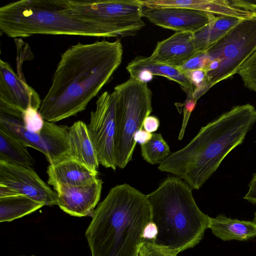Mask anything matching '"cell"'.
Wrapping results in <instances>:
<instances>
[{"mask_svg": "<svg viewBox=\"0 0 256 256\" xmlns=\"http://www.w3.org/2000/svg\"><path fill=\"white\" fill-rule=\"evenodd\" d=\"M122 54L120 40L78 43L66 50L38 110L44 120L55 122L84 110L120 64Z\"/></svg>", "mask_w": 256, "mask_h": 256, "instance_id": "obj_1", "label": "cell"}, {"mask_svg": "<svg viewBox=\"0 0 256 256\" xmlns=\"http://www.w3.org/2000/svg\"><path fill=\"white\" fill-rule=\"evenodd\" d=\"M256 122V108L238 105L201 128L184 147L171 153L158 169L200 189L225 157L244 141Z\"/></svg>", "mask_w": 256, "mask_h": 256, "instance_id": "obj_2", "label": "cell"}, {"mask_svg": "<svg viewBox=\"0 0 256 256\" xmlns=\"http://www.w3.org/2000/svg\"><path fill=\"white\" fill-rule=\"evenodd\" d=\"M150 222L146 195L127 184L112 188L85 232L90 256H134Z\"/></svg>", "mask_w": 256, "mask_h": 256, "instance_id": "obj_3", "label": "cell"}, {"mask_svg": "<svg viewBox=\"0 0 256 256\" xmlns=\"http://www.w3.org/2000/svg\"><path fill=\"white\" fill-rule=\"evenodd\" d=\"M146 196L158 230L154 243L180 253L200 242L210 217L199 208L185 182L168 177Z\"/></svg>", "mask_w": 256, "mask_h": 256, "instance_id": "obj_4", "label": "cell"}, {"mask_svg": "<svg viewBox=\"0 0 256 256\" xmlns=\"http://www.w3.org/2000/svg\"><path fill=\"white\" fill-rule=\"evenodd\" d=\"M0 31L10 38L34 34L108 38L100 24L68 10L65 0H21L0 8Z\"/></svg>", "mask_w": 256, "mask_h": 256, "instance_id": "obj_5", "label": "cell"}, {"mask_svg": "<svg viewBox=\"0 0 256 256\" xmlns=\"http://www.w3.org/2000/svg\"><path fill=\"white\" fill-rule=\"evenodd\" d=\"M117 167L124 168L131 161L136 146L134 135L142 129L144 119L152 110V92L146 82L131 78L116 86Z\"/></svg>", "mask_w": 256, "mask_h": 256, "instance_id": "obj_6", "label": "cell"}, {"mask_svg": "<svg viewBox=\"0 0 256 256\" xmlns=\"http://www.w3.org/2000/svg\"><path fill=\"white\" fill-rule=\"evenodd\" d=\"M68 11L100 24L108 37L134 35L145 26L140 0H65Z\"/></svg>", "mask_w": 256, "mask_h": 256, "instance_id": "obj_7", "label": "cell"}, {"mask_svg": "<svg viewBox=\"0 0 256 256\" xmlns=\"http://www.w3.org/2000/svg\"><path fill=\"white\" fill-rule=\"evenodd\" d=\"M256 52V12L238 23L206 53L209 62H218V68L206 73L205 92L232 78Z\"/></svg>", "mask_w": 256, "mask_h": 256, "instance_id": "obj_8", "label": "cell"}, {"mask_svg": "<svg viewBox=\"0 0 256 256\" xmlns=\"http://www.w3.org/2000/svg\"><path fill=\"white\" fill-rule=\"evenodd\" d=\"M22 113L0 105V130L41 152L50 164L69 158V126L45 120L40 132H32L25 129Z\"/></svg>", "mask_w": 256, "mask_h": 256, "instance_id": "obj_9", "label": "cell"}, {"mask_svg": "<svg viewBox=\"0 0 256 256\" xmlns=\"http://www.w3.org/2000/svg\"><path fill=\"white\" fill-rule=\"evenodd\" d=\"M116 96L112 92H105L98 98L94 110L90 113L87 125L100 164L116 170Z\"/></svg>", "mask_w": 256, "mask_h": 256, "instance_id": "obj_10", "label": "cell"}, {"mask_svg": "<svg viewBox=\"0 0 256 256\" xmlns=\"http://www.w3.org/2000/svg\"><path fill=\"white\" fill-rule=\"evenodd\" d=\"M24 195L44 206L58 204V195L32 168L0 161V198Z\"/></svg>", "mask_w": 256, "mask_h": 256, "instance_id": "obj_11", "label": "cell"}, {"mask_svg": "<svg viewBox=\"0 0 256 256\" xmlns=\"http://www.w3.org/2000/svg\"><path fill=\"white\" fill-rule=\"evenodd\" d=\"M142 18L152 24L176 32L195 33L207 25L215 14L193 10L176 7L150 8L142 6Z\"/></svg>", "mask_w": 256, "mask_h": 256, "instance_id": "obj_12", "label": "cell"}, {"mask_svg": "<svg viewBox=\"0 0 256 256\" xmlns=\"http://www.w3.org/2000/svg\"><path fill=\"white\" fill-rule=\"evenodd\" d=\"M42 100L38 93L9 64L0 60V105L21 112L32 107L39 110Z\"/></svg>", "mask_w": 256, "mask_h": 256, "instance_id": "obj_13", "label": "cell"}, {"mask_svg": "<svg viewBox=\"0 0 256 256\" xmlns=\"http://www.w3.org/2000/svg\"><path fill=\"white\" fill-rule=\"evenodd\" d=\"M102 180L98 178L84 186H60L54 188L58 195V206L66 213L74 216H92L100 200Z\"/></svg>", "mask_w": 256, "mask_h": 256, "instance_id": "obj_14", "label": "cell"}, {"mask_svg": "<svg viewBox=\"0 0 256 256\" xmlns=\"http://www.w3.org/2000/svg\"><path fill=\"white\" fill-rule=\"evenodd\" d=\"M196 53L194 34L176 32L168 38L158 42L150 56L160 63L178 68Z\"/></svg>", "mask_w": 256, "mask_h": 256, "instance_id": "obj_15", "label": "cell"}, {"mask_svg": "<svg viewBox=\"0 0 256 256\" xmlns=\"http://www.w3.org/2000/svg\"><path fill=\"white\" fill-rule=\"evenodd\" d=\"M46 173L48 184L54 188L60 186H78L90 184L98 178V172L71 158L50 164Z\"/></svg>", "mask_w": 256, "mask_h": 256, "instance_id": "obj_16", "label": "cell"}, {"mask_svg": "<svg viewBox=\"0 0 256 256\" xmlns=\"http://www.w3.org/2000/svg\"><path fill=\"white\" fill-rule=\"evenodd\" d=\"M140 0L142 6L150 8H182L210 12L216 16H238L242 12L234 0Z\"/></svg>", "mask_w": 256, "mask_h": 256, "instance_id": "obj_17", "label": "cell"}, {"mask_svg": "<svg viewBox=\"0 0 256 256\" xmlns=\"http://www.w3.org/2000/svg\"><path fill=\"white\" fill-rule=\"evenodd\" d=\"M69 158L98 172L99 161L90 138L87 125L82 121L76 122L69 127Z\"/></svg>", "mask_w": 256, "mask_h": 256, "instance_id": "obj_18", "label": "cell"}, {"mask_svg": "<svg viewBox=\"0 0 256 256\" xmlns=\"http://www.w3.org/2000/svg\"><path fill=\"white\" fill-rule=\"evenodd\" d=\"M126 70L130 77L134 76L142 70L148 71L153 76H162L179 84L186 94V100H192L194 86L185 73L178 68L160 63L150 56H137L126 66Z\"/></svg>", "mask_w": 256, "mask_h": 256, "instance_id": "obj_19", "label": "cell"}, {"mask_svg": "<svg viewBox=\"0 0 256 256\" xmlns=\"http://www.w3.org/2000/svg\"><path fill=\"white\" fill-rule=\"evenodd\" d=\"M208 228L222 240H246L256 237V224L252 221L242 220L220 214L210 218Z\"/></svg>", "mask_w": 256, "mask_h": 256, "instance_id": "obj_20", "label": "cell"}, {"mask_svg": "<svg viewBox=\"0 0 256 256\" xmlns=\"http://www.w3.org/2000/svg\"><path fill=\"white\" fill-rule=\"evenodd\" d=\"M246 18L216 16L209 24L194 34V42L197 52L206 51L238 23Z\"/></svg>", "mask_w": 256, "mask_h": 256, "instance_id": "obj_21", "label": "cell"}, {"mask_svg": "<svg viewBox=\"0 0 256 256\" xmlns=\"http://www.w3.org/2000/svg\"><path fill=\"white\" fill-rule=\"evenodd\" d=\"M45 206L24 195L0 198V222H10L30 214Z\"/></svg>", "mask_w": 256, "mask_h": 256, "instance_id": "obj_22", "label": "cell"}, {"mask_svg": "<svg viewBox=\"0 0 256 256\" xmlns=\"http://www.w3.org/2000/svg\"><path fill=\"white\" fill-rule=\"evenodd\" d=\"M27 146L0 130V161L32 168L35 162Z\"/></svg>", "mask_w": 256, "mask_h": 256, "instance_id": "obj_23", "label": "cell"}, {"mask_svg": "<svg viewBox=\"0 0 256 256\" xmlns=\"http://www.w3.org/2000/svg\"><path fill=\"white\" fill-rule=\"evenodd\" d=\"M171 154L169 146L160 133H154L151 139L141 145L144 160L152 164H160Z\"/></svg>", "mask_w": 256, "mask_h": 256, "instance_id": "obj_24", "label": "cell"}, {"mask_svg": "<svg viewBox=\"0 0 256 256\" xmlns=\"http://www.w3.org/2000/svg\"><path fill=\"white\" fill-rule=\"evenodd\" d=\"M25 129L34 133H39L42 130L45 120L38 110L32 107L28 108L22 113Z\"/></svg>", "mask_w": 256, "mask_h": 256, "instance_id": "obj_25", "label": "cell"}, {"mask_svg": "<svg viewBox=\"0 0 256 256\" xmlns=\"http://www.w3.org/2000/svg\"><path fill=\"white\" fill-rule=\"evenodd\" d=\"M178 252L154 242L144 241L139 247L138 256H178Z\"/></svg>", "mask_w": 256, "mask_h": 256, "instance_id": "obj_26", "label": "cell"}, {"mask_svg": "<svg viewBox=\"0 0 256 256\" xmlns=\"http://www.w3.org/2000/svg\"><path fill=\"white\" fill-rule=\"evenodd\" d=\"M209 59L205 52L196 53L182 66L178 68L185 73L188 72L204 70L208 64Z\"/></svg>", "mask_w": 256, "mask_h": 256, "instance_id": "obj_27", "label": "cell"}, {"mask_svg": "<svg viewBox=\"0 0 256 256\" xmlns=\"http://www.w3.org/2000/svg\"><path fill=\"white\" fill-rule=\"evenodd\" d=\"M196 104V101L194 99L186 100L184 104L183 120L178 136V139L179 140H182L184 136L190 114L194 109Z\"/></svg>", "mask_w": 256, "mask_h": 256, "instance_id": "obj_28", "label": "cell"}, {"mask_svg": "<svg viewBox=\"0 0 256 256\" xmlns=\"http://www.w3.org/2000/svg\"><path fill=\"white\" fill-rule=\"evenodd\" d=\"M160 126L158 118L154 116H149L144 120L143 128L146 132L152 133L158 130Z\"/></svg>", "mask_w": 256, "mask_h": 256, "instance_id": "obj_29", "label": "cell"}, {"mask_svg": "<svg viewBox=\"0 0 256 256\" xmlns=\"http://www.w3.org/2000/svg\"><path fill=\"white\" fill-rule=\"evenodd\" d=\"M158 234L156 225L152 221L146 226L144 233V241H150L154 242Z\"/></svg>", "mask_w": 256, "mask_h": 256, "instance_id": "obj_30", "label": "cell"}, {"mask_svg": "<svg viewBox=\"0 0 256 256\" xmlns=\"http://www.w3.org/2000/svg\"><path fill=\"white\" fill-rule=\"evenodd\" d=\"M152 136V134L148 132L142 128L137 130L134 133V140L136 143L138 142L142 145L148 142Z\"/></svg>", "mask_w": 256, "mask_h": 256, "instance_id": "obj_31", "label": "cell"}, {"mask_svg": "<svg viewBox=\"0 0 256 256\" xmlns=\"http://www.w3.org/2000/svg\"><path fill=\"white\" fill-rule=\"evenodd\" d=\"M254 222H255V224H256V212H255L254 214Z\"/></svg>", "mask_w": 256, "mask_h": 256, "instance_id": "obj_32", "label": "cell"}, {"mask_svg": "<svg viewBox=\"0 0 256 256\" xmlns=\"http://www.w3.org/2000/svg\"><path fill=\"white\" fill-rule=\"evenodd\" d=\"M35 256L32 255V256Z\"/></svg>", "mask_w": 256, "mask_h": 256, "instance_id": "obj_33", "label": "cell"}, {"mask_svg": "<svg viewBox=\"0 0 256 256\" xmlns=\"http://www.w3.org/2000/svg\"><path fill=\"white\" fill-rule=\"evenodd\" d=\"M134 256H138V252L134 255Z\"/></svg>", "mask_w": 256, "mask_h": 256, "instance_id": "obj_34", "label": "cell"}]
</instances>
